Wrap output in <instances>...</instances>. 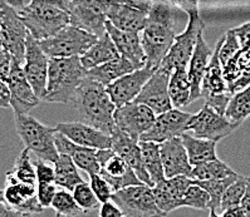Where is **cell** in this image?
Segmentation results:
<instances>
[{"mask_svg": "<svg viewBox=\"0 0 250 217\" xmlns=\"http://www.w3.org/2000/svg\"><path fill=\"white\" fill-rule=\"evenodd\" d=\"M71 104L80 113L84 123L109 136L115 132V112L117 107L103 84L87 77L74 94Z\"/></svg>", "mask_w": 250, "mask_h": 217, "instance_id": "6da1fadb", "label": "cell"}, {"mask_svg": "<svg viewBox=\"0 0 250 217\" xmlns=\"http://www.w3.org/2000/svg\"><path fill=\"white\" fill-rule=\"evenodd\" d=\"M81 57L49 58L47 96L44 102L71 104L74 94L87 78Z\"/></svg>", "mask_w": 250, "mask_h": 217, "instance_id": "7a4b0ae2", "label": "cell"}, {"mask_svg": "<svg viewBox=\"0 0 250 217\" xmlns=\"http://www.w3.org/2000/svg\"><path fill=\"white\" fill-rule=\"evenodd\" d=\"M15 128L25 148L36 155L37 158L54 162L59 153L56 147V127H49L29 115H15Z\"/></svg>", "mask_w": 250, "mask_h": 217, "instance_id": "3957f363", "label": "cell"}, {"mask_svg": "<svg viewBox=\"0 0 250 217\" xmlns=\"http://www.w3.org/2000/svg\"><path fill=\"white\" fill-rule=\"evenodd\" d=\"M18 14L28 32L39 41L52 38L71 24L69 14L65 10L48 4L30 1L18 10Z\"/></svg>", "mask_w": 250, "mask_h": 217, "instance_id": "277c9868", "label": "cell"}, {"mask_svg": "<svg viewBox=\"0 0 250 217\" xmlns=\"http://www.w3.org/2000/svg\"><path fill=\"white\" fill-rule=\"evenodd\" d=\"M97 40V37L91 33L69 24L52 38L39 41V44L49 58H72L84 56Z\"/></svg>", "mask_w": 250, "mask_h": 217, "instance_id": "5b68a950", "label": "cell"}, {"mask_svg": "<svg viewBox=\"0 0 250 217\" xmlns=\"http://www.w3.org/2000/svg\"><path fill=\"white\" fill-rule=\"evenodd\" d=\"M111 201L124 212L125 217H166L160 210L153 196L152 187L141 185L130 186L113 194Z\"/></svg>", "mask_w": 250, "mask_h": 217, "instance_id": "8992f818", "label": "cell"}, {"mask_svg": "<svg viewBox=\"0 0 250 217\" xmlns=\"http://www.w3.org/2000/svg\"><path fill=\"white\" fill-rule=\"evenodd\" d=\"M179 34L176 29L167 24L147 19L146 27L141 32L142 48L147 59L146 68L153 72L159 69Z\"/></svg>", "mask_w": 250, "mask_h": 217, "instance_id": "52a82bcc", "label": "cell"}, {"mask_svg": "<svg viewBox=\"0 0 250 217\" xmlns=\"http://www.w3.org/2000/svg\"><path fill=\"white\" fill-rule=\"evenodd\" d=\"M204 28H205V24L201 20L199 14L188 15V21L185 30L176 37L174 44L171 45L167 56L162 60L160 68H164L170 73L179 68L188 69V63L191 60L195 47H196L197 38L204 33Z\"/></svg>", "mask_w": 250, "mask_h": 217, "instance_id": "ba28073f", "label": "cell"}, {"mask_svg": "<svg viewBox=\"0 0 250 217\" xmlns=\"http://www.w3.org/2000/svg\"><path fill=\"white\" fill-rule=\"evenodd\" d=\"M201 97L205 99V104L211 107L220 115L225 116L232 93L229 89V84L225 80L223 65L219 59V45H215L214 54L206 69L201 84Z\"/></svg>", "mask_w": 250, "mask_h": 217, "instance_id": "9c48e42d", "label": "cell"}, {"mask_svg": "<svg viewBox=\"0 0 250 217\" xmlns=\"http://www.w3.org/2000/svg\"><path fill=\"white\" fill-rule=\"evenodd\" d=\"M108 6L100 0H67L71 25L91 33L97 38L106 34Z\"/></svg>", "mask_w": 250, "mask_h": 217, "instance_id": "30bf717a", "label": "cell"}, {"mask_svg": "<svg viewBox=\"0 0 250 217\" xmlns=\"http://www.w3.org/2000/svg\"><path fill=\"white\" fill-rule=\"evenodd\" d=\"M0 34L4 49L12 54L14 62L23 65L29 32L18 12L9 5L0 9Z\"/></svg>", "mask_w": 250, "mask_h": 217, "instance_id": "8fae6325", "label": "cell"}, {"mask_svg": "<svg viewBox=\"0 0 250 217\" xmlns=\"http://www.w3.org/2000/svg\"><path fill=\"white\" fill-rule=\"evenodd\" d=\"M238 127L225 116L220 115L211 107L205 104L196 115H192L186 128V133L204 139L219 142L231 135Z\"/></svg>", "mask_w": 250, "mask_h": 217, "instance_id": "7c38bea8", "label": "cell"}, {"mask_svg": "<svg viewBox=\"0 0 250 217\" xmlns=\"http://www.w3.org/2000/svg\"><path fill=\"white\" fill-rule=\"evenodd\" d=\"M24 73L28 82L36 92L37 97L44 102L47 96L48 71H49V57L42 49L39 40L34 39L32 34H28L27 48H25V59L23 64Z\"/></svg>", "mask_w": 250, "mask_h": 217, "instance_id": "4fadbf2b", "label": "cell"}, {"mask_svg": "<svg viewBox=\"0 0 250 217\" xmlns=\"http://www.w3.org/2000/svg\"><path fill=\"white\" fill-rule=\"evenodd\" d=\"M97 159L101 166L100 175L108 182L115 192L142 183L132 168L112 148L97 150Z\"/></svg>", "mask_w": 250, "mask_h": 217, "instance_id": "5bb4252c", "label": "cell"}, {"mask_svg": "<svg viewBox=\"0 0 250 217\" xmlns=\"http://www.w3.org/2000/svg\"><path fill=\"white\" fill-rule=\"evenodd\" d=\"M0 198L8 207L19 214L34 215L44 210L38 201L37 185L19 182L8 175L5 176L4 188L0 190Z\"/></svg>", "mask_w": 250, "mask_h": 217, "instance_id": "9a60e30c", "label": "cell"}, {"mask_svg": "<svg viewBox=\"0 0 250 217\" xmlns=\"http://www.w3.org/2000/svg\"><path fill=\"white\" fill-rule=\"evenodd\" d=\"M192 115L181 109L172 108L170 111L156 116L152 127L140 137V141L164 143L175 137H181L186 132L188 124Z\"/></svg>", "mask_w": 250, "mask_h": 217, "instance_id": "2e32d148", "label": "cell"}, {"mask_svg": "<svg viewBox=\"0 0 250 217\" xmlns=\"http://www.w3.org/2000/svg\"><path fill=\"white\" fill-rule=\"evenodd\" d=\"M156 115L141 103H128L116 108L115 123L120 131L139 139L152 127Z\"/></svg>", "mask_w": 250, "mask_h": 217, "instance_id": "e0dca14e", "label": "cell"}, {"mask_svg": "<svg viewBox=\"0 0 250 217\" xmlns=\"http://www.w3.org/2000/svg\"><path fill=\"white\" fill-rule=\"evenodd\" d=\"M171 74L172 73L165 71L164 68H159L157 71H155L152 77L140 92L135 102L141 103L152 109L156 116L174 108L168 93V82Z\"/></svg>", "mask_w": 250, "mask_h": 217, "instance_id": "ac0fdd59", "label": "cell"}, {"mask_svg": "<svg viewBox=\"0 0 250 217\" xmlns=\"http://www.w3.org/2000/svg\"><path fill=\"white\" fill-rule=\"evenodd\" d=\"M10 91V107L15 115H28L42 102L28 82L23 65L13 60L12 71L6 79Z\"/></svg>", "mask_w": 250, "mask_h": 217, "instance_id": "d6986e66", "label": "cell"}, {"mask_svg": "<svg viewBox=\"0 0 250 217\" xmlns=\"http://www.w3.org/2000/svg\"><path fill=\"white\" fill-rule=\"evenodd\" d=\"M111 137L112 150L126 161V163L132 168L133 172L136 173V176L139 177L142 183L150 186V187H153L155 185L151 181L147 171L145 168L139 139L126 135L122 131H120L117 127H116L115 132L112 133Z\"/></svg>", "mask_w": 250, "mask_h": 217, "instance_id": "ffe728a7", "label": "cell"}, {"mask_svg": "<svg viewBox=\"0 0 250 217\" xmlns=\"http://www.w3.org/2000/svg\"><path fill=\"white\" fill-rule=\"evenodd\" d=\"M153 73L155 72L152 69L145 67L121 77L120 79L107 85V92H108L112 102L115 103L117 108L135 102L140 92L142 91L145 84L147 83Z\"/></svg>", "mask_w": 250, "mask_h": 217, "instance_id": "44dd1931", "label": "cell"}, {"mask_svg": "<svg viewBox=\"0 0 250 217\" xmlns=\"http://www.w3.org/2000/svg\"><path fill=\"white\" fill-rule=\"evenodd\" d=\"M59 133L64 135L78 146L88 147L93 150L112 148V137L100 129L84 122H65L56 126Z\"/></svg>", "mask_w": 250, "mask_h": 217, "instance_id": "7402d4cb", "label": "cell"}, {"mask_svg": "<svg viewBox=\"0 0 250 217\" xmlns=\"http://www.w3.org/2000/svg\"><path fill=\"white\" fill-rule=\"evenodd\" d=\"M194 183V179L186 176L166 178L152 187L153 196L161 211L168 215L177 208L183 207V199L186 191Z\"/></svg>", "mask_w": 250, "mask_h": 217, "instance_id": "603a6c76", "label": "cell"}, {"mask_svg": "<svg viewBox=\"0 0 250 217\" xmlns=\"http://www.w3.org/2000/svg\"><path fill=\"white\" fill-rule=\"evenodd\" d=\"M106 32L111 37L112 41L115 43L118 53L121 57L128 59L136 67V69H141L146 67V54L142 48L141 33H131L120 30L109 20L106 23Z\"/></svg>", "mask_w": 250, "mask_h": 217, "instance_id": "cb8c5ba5", "label": "cell"}, {"mask_svg": "<svg viewBox=\"0 0 250 217\" xmlns=\"http://www.w3.org/2000/svg\"><path fill=\"white\" fill-rule=\"evenodd\" d=\"M160 148L166 178L176 176H186L191 178L192 164L188 159L183 138L175 137L170 141L164 142L160 144Z\"/></svg>", "mask_w": 250, "mask_h": 217, "instance_id": "d4e9b609", "label": "cell"}, {"mask_svg": "<svg viewBox=\"0 0 250 217\" xmlns=\"http://www.w3.org/2000/svg\"><path fill=\"white\" fill-rule=\"evenodd\" d=\"M56 147L59 155L69 156L77 167L87 173L88 176L100 173L101 166L97 159V150L78 146L58 131L56 133Z\"/></svg>", "mask_w": 250, "mask_h": 217, "instance_id": "484cf974", "label": "cell"}, {"mask_svg": "<svg viewBox=\"0 0 250 217\" xmlns=\"http://www.w3.org/2000/svg\"><path fill=\"white\" fill-rule=\"evenodd\" d=\"M147 18V10L128 4H115L108 6L107 10V20L124 32L141 33L146 27Z\"/></svg>", "mask_w": 250, "mask_h": 217, "instance_id": "4316f807", "label": "cell"}, {"mask_svg": "<svg viewBox=\"0 0 250 217\" xmlns=\"http://www.w3.org/2000/svg\"><path fill=\"white\" fill-rule=\"evenodd\" d=\"M214 54L208 43L204 39V33L197 38L196 47H195L192 58L188 63V73L191 83V102L201 98V84H203L204 77L206 69L209 67L211 57Z\"/></svg>", "mask_w": 250, "mask_h": 217, "instance_id": "83f0119b", "label": "cell"}, {"mask_svg": "<svg viewBox=\"0 0 250 217\" xmlns=\"http://www.w3.org/2000/svg\"><path fill=\"white\" fill-rule=\"evenodd\" d=\"M135 71H137L135 65L128 59L120 56L117 58L109 60V62L104 63V64L98 65V67L88 71L87 72V77L96 80V82L101 83L104 87H107L111 83L120 79L121 77L132 73Z\"/></svg>", "mask_w": 250, "mask_h": 217, "instance_id": "f1b7e54d", "label": "cell"}, {"mask_svg": "<svg viewBox=\"0 0 250 217\" xmlns=\"http://www.w3.org/2000/svg\"><path fill=\"white\" fill-rule=\"evenodd\" d=\"M117 57H120L117 48L112 41L111 37L106 33L104 36L98 38V40L89 48L84 56L81 57V62L87 71H91L93 68L104 64Z\"/></svg>", "mask_w": 250, "mask_h": 217, "instance_id": "f546056e", "label": "cell"}, {"mask_svg": "<svg viewBox=\"0 0 250 217\" xmlns=\"http://www.w3.org/2000/svg\"><path fill=\"white\" fill-rule=\"evenodd\" d=\"M181 138H183L184 146H185L192 167L218 158V155H216V143L218 142L195 137L186 132L183 133Z\"/></svg>", "mask_w": 250, "mask_h": 217, "instance_id": "4dcf8cb0", "label": "cell"}, {"mask_svg": "<svg viewBox=\"0 0 250 217\" xmlns=\"http://www.w3.org/2000/svg\"><path fill=\"white\" fill-rule=\"evenodd\" d=\"M168 93L174 108L180 109L191 103V83L188 69L179 68L172 72L168 82Z\"/></svg>", "mask_w": 250, "mask_h": 217, "instance_id": "1f68e13d", "label": "cell"}, {"mask_svg": "<svg viewBox=\"0 0 250 217\" xmlns=\"http://www.w3.org/2000/svg\"><path fill=\"white\" fill-rule=\"evenodd\" d=\"M140 147H141L145 168L147 171L148 176H150L151 181L153 182V185H157V183L162 182L164 179H166L160 144L155 143V142L140 141Z\"/></svg>", "mask_w": 250, "mask_h": 217, "instance_id": "d6a6232c", "label": "cell"}, {"mask_svg": "<svg viewBox=\"0 0 250 217\" xmlns=\"http://www.w3.org/2000/svg\"><path fill=\"white\" fill-rule=\"evenodd\" d=\"M80 168L67 155H59L58 159L54 162V171H56V183L59 188L67 191H73L76 186L82 183L83 178L80 175Z\"/></svg>", "mask_w": 250, "mask_h": 217, "instance_id": "836d02e7", "label": "cell"}, {"mask_svg": "<svg viewBox=\"0 0 250 217\" xmlns=\"http://www.w3.org/2000/svg\"><path fill=\"white\" fill-rule=\"evenodd\" d=\"M225 117L236 126H240L250 117V85L232 94Z\"/></svg>", "mask_w": 250, "mask_h": 217, "instance_id": "e575fe53", "label": "cell"}, {"mask_svg": "<svg viewBox=\"0 0 250 217\" xmlns=\"http://www.w3.org/2000/svg\"><path fill=\"white\" fill-rule=\"evenodd\" d=\"M234 175H236V172L230 167L229 164L216 158L194 166L191 178L194 181H208V179L227 178V177L234 176Z\"/></svg>", "mask_w": 250, "mask_h": 217, "instance_id": "d590c367", "label": "cell"}, {"mask_svg": "<svg viewBox=\"0 0 250 217\" xmlns=\"http://www.w3.org/2000/svg\"><path fill=\"white\" fill-rule=\"evenodd\" d=\"M30 153L32 152L28 148H24L21 155L18 156L13 168L6 175L19 182L37 185L36 166H34V162L32 161Z\"/></svg>", "mask_w": 250, "mask_h": 217, "instance_id": "8d00e7d4", "label": "cell"}, {"mask_svg": "<svg viewBox=\"0 0 250 217\" xmlns=\"http://www.w3.org/2000/svg\"><path fill=\"white\" fill-rule=\"evenodd\" d=\"M239 175H234V176H229L227 178H219V179H208V181H195V183L203 187L204 190L209 194L211 202H210V210H215L219 211L221 205V198L223 195L225 194V191L228 190L230 185H232L235 179L238 178Z\"/></svg>", "mask_w": 250, "mask_h": 217, "instance_id": "74e56055", "label": "cell"}, {"mask_svg": "<svg viewBox=\"0 0 250 217\" xmlns=\"http://www.w3.org/2000/svg\"><path fill=\"white\" fill-rule=\"evenodd\" d=\"M52 208L56 212V217H77L82 212L71 191L63 188L57 191L56 197L52 202Z\"/></svg>", "mask_w": 250, "mask_h": 217, "instance_id": "f35d334b", "label": "cell"}, {"mask_svg": "<svg viewBox=\"0 0 250 217\" xmlns=\"http://www.w3.org/2000/svg\"><path fill=\"white\" fill-rule=\"evenodd\" d=\"M248 178H249V177L239 175V177L235 179V182L228 187V190L225 191V194L223 195V198H221V212H224L225 210H229V208L231 207L240 206L241 199L244 197L245 190H247Z\"/></svg>", "mask_w": 250, "mask_h": 217, "instance_id": "ab89813d", "label": "cell"}, {"mask_svg": "<svg viewBox=\"0 0 250 217\" xmlns=\"http://www.w3.org/2000/svg\"><path fill=\"white\" fill-rule=\"evenodd\" d=\"M72 195H73L77 205L80 206L82 212L94 211V210L101 207V202L87 182H82L78 186H76L74 190L72 191Z\"/></svg>", "mask_w": 250, "mask_h": 217, "instance_id": "60d3db41", "label": "cell"}, {"mask_svg": "<svg viewBox=\"0 0 250 217\" xmlns=\"http://www.w3.org/2000/svg\"><path fill=\"white\" fill-rule=\"evenodd\" d=\"M210 202L211 198L209 194L194 181V183L186 191L183 199V207H190L194 210H210Z\"/></svg>", "mask_w": 250, "mask_h": 217, "instance_id": "b9f144b4", "label": "cell"}, {"mask_svg": "<svg viewBox=\"0 0 250 217\" xmlns=\"http://www.w3.org/2000/svg\"><path fill=\"white\" fill-rule=\"evenodd\" d=\"M219 45V59L221 65H225L232 57L241 49L240 41L234 33V30H229L224 37H221L218 41Z\"/></svg>", "mask_w": 250, "mask_h": 217, "instance_id": "7bdbcfd3", "label": "cell"}, {"mask_svg": "<svg viewBox=\"0 0 250 217\" xmlns=\"http://www.w3.org/2000/svg\"><path fill=\"white\" fill-rule=\"evenodd\" d=\"M89 186H91L92 191L94 192L101 205L109 202L113 194H115V191L111 187V185L101 176L100 173H94V175L89 176Z\"/></svg>", "mask_w": 250, "mask_h": 217, "instance_id": "ee69618b", "label": "cell"}, {"mask_svg": "<svg viewBox=\"0 0 250 217\" xmlns=\"http://www.w3.org/2000/svg\"><path fill=\"white\" fill-rule=\"evenodd\" d=\"M37 172V183H54L56 181V171L54 163L37 158L34 161Z\"/></svg>", "mask_w": 250, "mask_h": 217, "instance_id": "f6af8a7d", "label": "cell"}, {"mask_svg": "<svg viewBox=\"0 0 250 217\" xmlns=\"http://www.w3.org/2000/svg\"><path fill=\"white\" fill-rule=\"evenodd\" d=\"M58 186L56 183H37V196L43 208L52 207L54 197H56Z\"/></svg>", "mask_w": 250, "mask_h": 217, "instance_id": "bcb514c9", "label": "cell"}, {"mask_svg": "<svg viewBox=\"0 0 250 217\" xmlns=\"http://www.w3.org/2000/svg\"><path fill=\"white\" fill-rule=\"evenodd\" d=\"M164 1L172 4L188 15L199 14V0H164Z\"/></svg>", "mask_w": 250, "mask_h": 217, "instance_id": "7dc6e473", "label": "cell"}, {"mask_svg": "<svg viewBox=\"0 0 250 217\" xmlns=\"http://www.w3.org/2000/svg\"><path fill=\"white\" fill-rule=\"evenodd\" d=\"M13 65V57L9 52L5 49L0 52V80L6 82L8 77H9L10 71H12Z\"/></svg>", "mask_w": 250, "mask_h": 217, "instance_id": "c3c4849f", "label": "cell"}, {"mask_svg": "<svg viewBox=\"0 0 250 217\" xmlns=\"http://www.w3.org/2000/svg\"><path fill=\"white\" fill-rule=\"evenodd\" d=\"M98 214L100 217H125L124 212L121 211V208L113 201L102 203L98 208Z\"/></svg>", "mask_w": 250, "mask_h": 217, "instance_id": "681fc988", "label": "cell"}, {"mask_svg": "<svg viewBox=\"0 0 250 217\" xmlns=\"http://www.w3.org/2000/svg\"><path fill=\"white\" fill-rule=\"evenodd\" d=\"M232 30H234V33L238 37L241 48L243 49H250V21Z\"/></svg>", "mask_w": 250, "mask_h": 217, "instance_id": "f907efd6", "label": "cell"}, {"mask_svg": "<svg viewBox=\"0 0 250 217\" xmlns=\"http://www.w3.org/2000/svg\"><path fill=\"white\" fill-rule=\"evenodd\" d=\"M248 85H250V63H249V65L245 68V71L243 72V74L240 76V78H239L236 82L232 83V84L229 87V89H230V92L234 94V93H236V92L241 91V89H244L245 87H248Z\"/></svg>", "mask_w": 250, "mask_h": 217, "instance_id": "816d5d0a", "label": "cell"}, {"mask_svg": "<svg viewBox=\"0 0 250 217\" xmlns=\"http://www.w3.org/2000/svg\"><path fill=\"white\" fill-rule=\"evenodd\" d=\"M10 107V91L6 82L0 80V108Z\"/></svg>", "mask_w": 250, "mask_h": 217, "instance_id": "f5cc1de1", "label": "cell"}, {"mask_svg": "<svg viewBox=\"0 0 250 217\" xmlns=\"http://www.w3.org/2000/svg\"><path fill=\"white\" fill-rule=\"evenodd\" d=\"M0 217H34L33 215H24L14 211L12 208L6 206L3 199L0 198Z\"/></svg>", "mask_w": 250, "mask_h": 217, "instance_id": "db71d44e", "label": "cell"}, {"mask_svg": "<svg viewBox=\"0 0 250 217\" xmlns=\"http://www.w3.org/2000/svg\"><path fill=\"white\" fill-rule=\"evenodd\" d=\"M152 3L153 0H122V4H128V5L136 6V8L147 10V12H150Z\"/></svg>", "mask_w": 250, "mask_h": 217, "instance_id": "11a10c76", "label": "cell"}, {"mask_svg": "<svg viewBox=\"0 0 250 217\" xmlns=\"http://www.w3.org/2000/svg\"><path fill=\"white\" fill-rule=\"evenodd\" d=\"M224 217H248L247 212L243 210L241 206H236V207H231L229 210H225L224 212H221Z\"/></svg>", "mask_w": 250, "mask_h": 217, "instance_id": "9f6ffc18", "label": "cell"}, {"mask_svg": "<svg viewBox=\"0 0 250 217\" xmlns=\"http://www.w3.org/2000/svg\"><path fill=\"white\" fill-rule=\"evenodd\" d=\"M33 3H41V4H48V5L58 6L61 9H67V0H30Z\"/></svg>", "mask_w": 250, "mask_h": 217, "instance_id": "6f0895ef", "label": "cell"}, {"mask_svg": "<svg viewBox=\"0 0 250 217\" xmlns=\"http://www.w3.org/2000/svg\"><path fill=\"white\" fill-rule=\"evenodd\" d=\"M240 206L243 207L245 212H249L250 211V177L248 178V185H247V190H245V194L243 199H241V203Z\"/></svg>", "mask_w": 250, "mask_h": 217, "instance_id": "680465c9", "label": "cell"}, {"mask_svg": "<svg viewBox=\"0 0 250 217\" xmlns=\"http://www.w3.org/2000/svg\"><path fill=\"white\" fill-rule=\"evenodd\" d=\"M4 3H5L6 5H9V6H12V8H14L17 12L25 6L24 5V0H4Z\"/></svg>", "mask_w": 250, "mask_h": 217, "instance_id": "91938a15", "label": "cell"}, {"mask_svg": "<svg viewBox=\"0 0 250 217\" xmlns=\"http://www.w3.org/2000/svg\"><path fill=\"white\" fill-rule=\"evenodd\" d=\"M103 4H106L107 6L115 5V4H122V0H100Z\"/></svg>", "mask_w": 250, "mask_h": 217, "instance_id": "94428289", "label": "cell"}, {"mask_svg": "<svg viewBox=\"0 0 250 217\" xmlns=\"http://www.w3.org/2000/svg\"><path fill=\"white\" fill-rule=\"evenodd\" d=\"M209 217H224L223 215L218 214V211H215V210H210Z\"/></svg>", "mask_w": 250, "mask_h": 217, "instance_id": "6125c7cd", "label": "cell"}, {"mask_svg": "<svg viewBox=\"0 0 250 217\" xmlns=\"http://www.w3.org/2000/svg\"><path fill=\"white\" fill-rule=\"evenodd\" d=\"M4 47H3V40H1V34H0V52H3Z\"/></svg>", "mask_w": 250, "mask_h": 217, "instance_id": "be15d7a7", "label": "cell"}, {"mask_svg": "<svg viewBox=\"0 0 250 217\" xmlns=\"http://www.w3.org/2000/svg\"><path fill=\"white\" fill-rule=\"evenodd\" d=\"M5 5H6V4L4 3V0H0V9H3V8H4V6H5Z\"/></svg>", "mask_w": 250, "mask_h": 217, "instance_id": "e7e4bbea", "label": "cell"}, {"mask_svg": "<svg viewBox=\"0 0 250 217\" xmlns=\"http://www.w3.org/2000/svg\"><path fill=\"white\" fill-rule=\"evenodd\" d=\"M247 215H248V217H250V211H249V212H248V214H247Z\"/></svg>", "mask_w": 250, "mask_h": 217, "instance_id": "03108f58", "label": "cell"}]
</instances>
